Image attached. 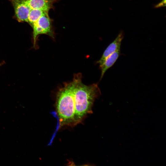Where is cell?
<instances>
[{
	"label": "cell",
	"instance_id": "obj_1",
	"mask_svg": "<svg viewBox=\"0 0 166 166\" xmlns=\"http://www.w3.org/2000/svg\"><path fill=\"white\" fill-rule=\"evenodd\" d=\"M82 75L79 73L74 75V95L75 105V123L80 122L91 109L95 99L100 94V89L97 84L87 85L81 81Z\"/></svg>",
	"mask_w": 166,
	"mask_h": 166
},
{
	"label": "cell",
	"instance_id": "obj_2",
	"mask_svg": "<svg viewBox=\"0 0 166 166\" xmlns=\"http://www.w3.org/2000/svg\"><path fill=\"white\" fill-rule=\"evenodd\" d=\"M73 81L65 82L57 93L56 108L60 121L62 124L74 123L75 105Z\"/></svg>",
	"mask_w": 166,
	"mask_h": 166
},
{
	"label": "cell",
	"instance_id": "obj_3",
	"mask_svg": "<svg viewBox=\"0 0 166 166\" xmlns=\"http://www.w3.org/2000/svg\"><path fill=\"white\" fill-rule=\"evenodd\" d=\"M31 27L33 29L32 39L34 48H37L38 38L40 35L46 34L53 39L55 38L52 21L49 17L48 13L42 15Z\"/></svg>",
	"mask_w": 166,
	"mask_h": 166
},
{
	"label": "cell",
	"instance_id": "obj_4",
	"mask_svg": "<svg viewBox=\"0 0 166 166\" xmlns=\"http://www.w3.org/2000/svg\"><path fill=\"white\" fill-rule=\"evenodd\" d=\"M14 11L15 18L19 22H27L31 9L25 0H8Z\"/></svg>",
	"mask_w": 166,
	"mask_h": 166
},
{
	"label": "cell",
	"instance_id": "obj_5",
	"mask_svg": "<svg viewBox=\"0 0 166 166\" xmlns=\"http://www.w3.org/2000/svg\"><path fill=\"white\" fill-rule=\"evenodd\" d=\"M124 37L123 31H121L114 40L106 48L100 59L97 61L99 66L102 64L107 57L117 50L120 49L121 43Z\"/></svg>",
	"mask_w": 166,
	"mask_h": 166
},
{
	"label": "cell",
	"instance_id": "obj_6",
	"mask_svg": "<svg viewBox=\"0 0 166 166\" xmlns=\"http://www.w3.org/2000/svg\"><path fill=\"white\" fill-rule=\"evenodd\" d=\"M31 9H38L49 12L53 9V4L58 0H25Z\"/></svg>",
	"mask_w": 166,
	"mask_h": 166
},
{
	"label": "cell",
	"instance_id": "obj_7",
	"mask_svg": "<svg viewBox=\"0 0 166 166\" xmlns=\"http://www.w3.org/2000/svg\"><path fill=\"white\" fill-rule=\"evenodd\" d=\"M120 54V49L117 50L107 57L104 62L100 66L101 71L100 80L103 77L104 74L116 62Z\"/></svg>",
	"mask_w": 166,
	"mask_h": 166
},
{
	"label": "cell",
	"instance_id": "obj_8",
	"mask_svg": "<svg viewBox=\"0 0 166 166\" xmlns=\"http://www.w3.org/2000/svg\"><path fill=\"white\" fill-rule=\"evenodd\" d=\"M46 13L48 12L40 10L31 9L27 22L31 26L41 17Z\"/></svg>",
	"mask_w": 166,
	"mask_h": 166
},
{
	"label": "cell",
	"instance_id": "obj_9",
	"mask_svg": "<svg viewBox=\"0 0 166 166\" xmlns=\"http://www.w3.org/2000/svg\"><path fill=\"white\" fill-rule=\"evenodd\" d=\"M166 6V0H162L159 3L154 6V8H158Z\"/></svg>",
	"mask_w": 166,
	"mask_h": 166
},
{
	"label": "cell",
	"instance_id": "obj_10",
	"mask_svg": "<svg viewBox=\"0 0 166 166\" xmlns=\"http://www.w3.org/2000/svg\"><path fill=\"white\" fill-rule=\"evenodd\" d=\"M2 65V63H0V66H1Z\"/></svg>",
	"mask_w": 166,
	"mask_h": 166
}]
</instances>
